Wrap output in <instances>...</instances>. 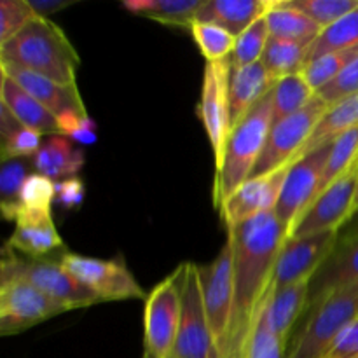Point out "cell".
Returning a JSON list of instances; mask_svg holds the SVG:
<instances>
[{
	"mask_svg": "<svg viewBox=\"0 0 358 358\" xmlns=\"http://www.w3.org/2000/svg\"><path fill=\"white\" fill-rule=\"evenodd\" d=\"M287 2L303 10L322 30L358 7V0H287Z\"/></svg>",
	"mask_w": 358,
	"mask_h": 358,
	"instance_id": "36",
	"label": "cell"
},
{
	"mask_svg": "<svg viewBox=\"0 0 358 358\" xmlns=\"http://www.w3.org/2000/svg\"><path fill=\"white\" fill-rule=\"evenodd\" d=\"M35 17L37 16L28 0H2L0 2V45L9 42Z\"/></svg>",
	"mask_w": 358,
	"mask_h": 358,
	"instance_id": "38",
	"label": "cell"
},
{
	"mask_svg": "<svg viewBox=\"0 0 358 358\" xmlns=\"http://www.w3.org/2000/svg\"><path fill=\"white\" fill-rule=\"evenodd\" d=\"M308 49L310 45L303 44V42L269 37L264 52H262L261 63L271 73L273 79L280 80L283 77L303 72L308 62Z\"/></svg>",
	"mask_w": 358,
	"mask_h": 358,
	"instance_id": "28",
	"label": "cell"
},
{
	"mask_svg": "<svg viewBox=\"0 0 358 358\" xmlns=\"http://www.w3.org/2000/svg\"><path fill=\"white\" fill-rule=\"evenodd\" d=\"M0 103L6 105L24 128L35 129L41 135H59L58 117L6 73H2V84H0Z\"/></svg>",
	"mask_w": 358,
	"mask_h": 358,
	"instance_id": "23",
	"label": "cell"
},
{
	"mask_svg": "<svg viewBox=\"0 0 358 358\" xmlns=\"http://www.w3.org/2000/svg\"><path fill=\"white\" fill-rule=\"evenodd\" d=\"M55 180L41 173H31L24 180L20 201L23 208L51 210V205L55 203Z\"/></svg>",
	"mask_w": 358,
	"mask_h": 358,
	"instance_id": "40",
	"label": "cell"
},
{
	"mask_svg": "<svg viewBox=\"0 0 358 358\" xmlns=\"http://www.w3.org/2000/svg\"><path fill=\"white\" fill-rule=\"evenodd\" d=\"M287 345L289 341H283L278 336L273 334L271 329L266 325L261 311L257 322H255L245 358H289L290 352L287 350Z\"/></svg>",
	"mask_w": 358,
	"mask_h": 358,
	"instance_id": "37",
	"label": "cell"
},
{
	"mask_svg": "<svg viewBox=\"0 0 358 358\" xmlns=\"http://www.w3.org/2000/svg\"><path fill=\"white\" fill-rule=\"evenodd\" d=\"M357 55L358 48L348 49V51L325 52V55L317 56V58L308 59L301 73H303L304 79L308 80V84L313 87L315 93H318L322 87L327 86L329 83H332Z\"/></svg>",
	"mask_w": 358,
	"mask_h": 358,
	"instance_id": "34",
	"label": "cell"
},
{
	"mask_svg": "<svg viewBox=\"0 0 358 358\" xmlns=\"http://www.w3.org/2000/svg\"><path fill=\"white\" fill-rule=\"evenodd\" d=\"M271 6L273 0H205L196 21L219 24L238 38L255 21L264 17Z\"/></svg>",
	"mask_w": 358,
	"mask_h": 358,
	"instance_id": "20",
	"label": "cell"
},
{
	"mask_svg": "<svg viewBox=\"0 0 358 358\" xmlns=\"http://www.w3.org/2000/svg\"><path fill=\"white\" fill-rule=\"evenodd\" d=\"M0 65L16 66L72 86L80 65L79 52L62 28L45 17H35L9 42L0 45Z\"/></svg>",
	"mask_w": 358,
	"mask_h": 358,
	"instance_id": "2",
	"label": "cell"
},
{
	"mask_svg": "<svg viewBox=\"0 0 358 358\" xmlns=\"http://www.w3.org/2000/svg\"><path fill=\"white\" fill-rule=\"evenodd\" d=\"M266 23L271 37L303 42L306 45L313 44L322 34V28L311 17L287 0H273L271 9L266 14Z\"/></svg>",
	"mask_w": 358,
	"mask_h": 358,
	"instance_id": "26",
	"label": "cell"
},
{
	"mask_svg": "<svg viewBox=\"0 0 358 358\" xmlns=\"http://www.w3.org/2000/svg\"><path fill=\"white\" fill-rule=\"evenodd\" d=\"M331 147L332 142H329L320 149L290 163L275 208L276 217L285 226L289 234L292 233L304 212L310 208L311 203L320 194L322 177H324L325 164L331 154Z\"/></svg>",
	"mask_w": 358,
	"mask_h": 358,
	"instance_id": "10",
	"label": "cell"
},
{
	"mask_svg": "<svg viewBox=\"0 0 358 358\" xmlns=\"http://www.w3.org/2000/svg\"><path fill=\"white\" fill-rule=\"evenodd\" d=\"M59 135L66 136L72 142L91 145L96 142V124L90 115L83 114H63L58 117Z\"/></svg>",
	"mask_w": 358,
	"mask_h": 358,
	"instance_id": "42",
	"label": "cell"
},
{
	"mask_svg": "<svg viewBox=\"0 0 358 358\" xmlns=\"http://www.w3.org/2000/svg\"><path fill=\"white\" fill-rule=\"evenodd\" d=\"M310 306V282L273 289L262 308V318L273 334L289 341L290 331L297 318Z\"/></svg>",
	"mask_w": 358,
	"mask_h": 358,
	"instance_id": "21",
	"label": "cell"
},
{
	"mask_svg": "<svg viewBox=\"0 0 358 358\" xmlns=\"http://www.w3.org/2000/svg\"><path fill=\"white\" fill-rule=\"evenodd\" d=\"M355 163H358V126L339 135L332 142L331 154H329L324 177H322L320 192L332 182L338 180L341 175H345Z\"/></svg>",
	"mask_w": 358,
	"mask_h": 358,
	"instance_id": "33",
	"label": "cell"
},
{
	"mask_svg": "<svg viewBox=\"0 0 358 358\" xmlns=\"http://www.w3.org/2000/svg\"><path fill=\"white\" fill-rule=\"evenodd\" d=\"M55 203L65 210H76L83 205L86 185L79 177H70L55 182Z\"/></svg>",
	"mask_w": 358,
	"mask_h": 358,
	"instance_id": "43",
	"label": "cell"
},
{
	"mask_svg": "<svg viewBox=\"0 0 358 358\" xmlns=\"http://www.w3.org/2000/svg\"><path fill=\"white\" fill-rule=\"evenodd\" d=\"M63 268L84 287L96 294L103 303L107 301L147 299L143 289L121 259H94L65 252L58 257Z\"/></svg>",
	"mask_w": 358,
	"mask_h": 358,
	"instance_id": "11",
	"label": "cell"
},
{
	"mask_svg": "<svg viewBox=\"0 0 358 358\" xmlns=\"http://www.w3.org/2000/svg\"><path fill=\"white\" fill-rule=\"evenodd\" d=\"M358 93V55L348 65L343 69V72L336 77L332 83H329L327 86L322 87L317 93L318 98L325 101V103L331 107V105L338 103V101L345 100V98L353 96Z\"/></svg>",
	"mask_w": 358,
	"mask_h": 358,
	"instance_id": "41",
	"label": "cell"
},
{
	"mask_svg": "<svg viewBox=\"0 0 358 358\" xmlns=\"http://www.w3.org/2000/svg\"><path fill=\"white\" fill-rule=\"evenodd\" d=\"M287 236L275 212L227 229L233 245L234 301L226 358H245L255 322L273 290L275 266Z\"/></svg>",
	"mask_w": 358,
	"mask_h": 358,
	"instance_id": "1",
	"label": "cell"
},
{
	"mask_svg": "<svg viewBox=\"0 0 358 358\" xmlns=\"http://www.w3.org/2000/svg\"><path fill=\"white\" fill-rule=\"evenodd\" d=\"M276 80L266 70L261 62L254 65H247L243 69L231 70L229 79V108H231V126H236L247 112L261 101ZM233 129V128H231Z\"/></svg>",
	"mask_w": 358,
	"mask_h": 358,
	"instance_id": "22",
	"label": "cell"
},
{
	"mask_svg": "<svg viewBox=\"0 0 358 358\" xmlns=\"http://www.w3.org/2000/svg\"><path fill=\"white\" fill-rule=\"evenodd\" d=\"M229 79L231 58L220 62H206L203 76L201 98L198 103V117L212 147L215 166L222 163L224 149L231 133V108H229Z\"/></svg>",
	"mask_w": 358,
	"mask_h": 358,
	"instance_id": "12",
	"label": "cell"
},
{
	"mask_svg": "<svg viewBox=\"0 0 358 358\" xmlns=\"http://www.w3.org/2000/svg\"><path fill=\"white\" fill-rule=\"evenodd\" d=\"M42 135L35 129L30 128H17L16 131L10 133L7 138H2V147H0V154H2V161L9 159H34L35 154L41 150L42 147Z\"/></svg>",
	"mask_w": 358,
	"mask_h": 358,
	"instance_id": "39",
	"label": "cell"
},
{
	"mask_svg": "<svg viewBox=\"0 0 358 358\" xmlns=\"http://www.w3.org/2000/svg\"><path fill=\"white\" fill-rule=\"evenodd\" d=\"M30 159H9L2 161V171H0V212L3 219L9 222H16L17 215L23 210L20 201L21 189L24 180L28 178L27 170Z\"/></svg>",
	"mask_w": 358,
	"mask_h": 358,
	"instance_id": "31",
	"label": "cell"
},
{
	"mask_svg": "<svg viewBox=\"0 0 358 358\" xmlns=\"http://www.w3.org/2000/svg\"><path fill=\"white\" fill-rule=\"evenodd\" d=\"M269 37L271 35H269V28L264 16L255 21L250 28H247L236 38V45H234V51L231 55V70L243 69V66L261 62Z\"/></svg>",
	"mask_w": 358,
	"mask_h": 358,
	"instance_id": "35",
	"label": "cell"
},
{
	"mask_svg": "<svg viewBox=\"0 0 358 358\" xmlns=\"http://www.w3.org/2000/svg\"><path fill=\"white\" fill-rule=\"evenodd\" d=\"M357 126H358V93L353 94V96L345 98V100L338 101V103L331 105V107L327 108V112L322 115L317 128L313 129V133H311V136L308 138V142L304 143L301 152L296 156V159L313 152V150L320 149V147L325 145V143L334 142L339 135L357 128Z\"/></svg>",
	"mask_w": 358,
	"mask_h": 358,
	"instance_id": "25",
	"label": "cell"
},
{
	"mask_svg": "<svg viewBox=\"0 0 358 358\" xmlns=\"http://www.w3.org/2000/svg\"><path fill=\"white\" fill-rule=\"evenodd\" d=\"M198 271L199 282H201L203 306L208 318L210 331H212L220 357L226 358L234 301L233 245L229 238L212 264L198 266Z\"/></svg>",
	"mask_w": 358,
	"mask_h": 358,
	"instance_id": "7",
	"label": "cell"
},
{
	"mask_svg": "<svg viewBox=\"0 0 358 358\" xmlns=\"http://www.w3.org/2000/svg\"><path fill=\"white\" fill-rule=\"evenodd\" d=\"M198 44L199 51L205 56L206 62H220V59L231 58L236 45V37L222 27L213 23H203L194 21L189 28Z\"/></svg>",
	"mask_w": 358,
	"mask_h": 358,
	"instance_id": "32",
	"label": "cell"
},
{
	"mask_svg": "<svg viewBox=\"0 0 358 358\" xmlns=\"http://www.w3.org/2000/svg\"><path fill=\"white\" fill-rule=\"evenodd\" d=\"M173 273L180 285L182 317L171 358H222L203 306L198 266L184 262Z\"/></svg>",
	"mask_w": 358,
	"mask_h": 358,
	"instance_id": "6",
	"label": "cell"
},
{
	"mask_svg": "<svg viewBox=\"0 0 358 358\" xmlns=\"http://www.w3.org/2000/svg\"><path fill=\"white\" fill-rule=\"evenodd\" d=\"M271 94L275 122L303 110L317 96L315 90L308 84L303 73H296V76H289L276 80V84L271 90Z\"/></svg>",
	"mask_w": 358,
	"mask_h": 358,
	"instance_id": "29",
	"label": "cell"
},
{
	"mask_svg": "<svg viewBox=\"0 0 358 358\" xmlns=\"http://www.w3.org/2000/svg\"><path fill=\"white\" fill-rule=\"evenodd\" d=\"M0 72L10 77L17 86L23 87L30 96H34L41 105H44L56 117L63 114H70V112L83 115L87 114L86 105H84L83 98H80L77 84L63 86V84L52 83V80L45 79V77L31 73L28 70L16 69V66L0 65Z\"/></svg>",
	"mask_w": 358,
	"mask_h": 358,
	"instance_id": "19",
	"label": "cell"
},
{
	"mask_svg": "<svg viewBox=\"0 0 358 358\" xmlns=\"http://www.w3.org/2000/svg\"><path fill=\"white\" fill-rule=\"evenodd\" d=\"M70 311L24 280L0 282V334L16 336L48 318Z\"/></svg>",
	"mask_w": 358,
	"mask_h": 358,
	"instance_id": "13",
	"label": "cell"
},
{
	"mask_svg": "<svg viewBox=\"0 0 358 358\" xmlns=\"http://www.w3.org/2000/svg\"><path fill=\"white\" fill-rule=\"evenodd\" d=\"M324 358H358V320L338 336Z\"/></svg>",
	"mask_w": 358,
	"mask_h": 358,
	"instance_id": "44",
	"label": "cell"
},
{
	"mask_svg": "<svg viewBox=\"0 0 358 358\" xmlns=\"http://www.w3.org/2000/svg\"><path fill=\"white\" fill-rule=\"evenodd\" d=\"M358 187V163L353 164L345 175L332 182L317 196L310 208L304 212L299 222L287 238H301L308 234L327 233V231H339L355 213Z\"/></svg>",
	"mask_w": 358,
	"mask_h": 358,
	"instance_id": "14",
	"label": "cell"
},
{
	"mask_svg": "<svg viewBox=\"0 0 358 358\" xmlns=\"http://www.w3.org/2000/svg\"><path fill=\"white\" fill-rule=\"evenodd\" d=\"M358 320V283L329 294L308 311V322L289 358H324L332 343Z\"/></svg>",
	"mask_w": 358,
	"mask_h": 358,
	"instance_id": "5",
	"label": "cell"
},
{
	"mask_svg": "<svg viewBox=\"0 0 358 358\" xmlns=\"http://www.w3.org/2000/svg\"><path fill=\"white\" fill-rule=\"evenodd\" d=\"M273 124H275V110H273V94L269 91L231 129L224 149L222 163L217 168L215 184H213V203L217 208H220L240 185L250 180Z\"/></svg>",
	"mask_w": 358,
	"mask_h": 358,
	"instance_id": "3",
	"label": "cell"
},
{
	"mask_svg": "<svg viewBox=\"0 0 358 358\" xmlns=\"http://www.w3.org/2000/svg\"><path fill=\"white\" fill-rule=\"evenodd\" d=\"M353 213H358V187H357V198H355V206H353Z\"/></svg>",
	"mask_w": 358,
	"mask_h": 358,
	"instance_id": "46",
	"label": "cell"
},
{
	"mask_svg": "<svg viewBox=\"0 0 358 358\" xmlns=\"http://www.w3.org/2000/svg\"><path fill=\"white\" fill-rule=\"evenodd\" d=\"M84 163H86V157L83 150L63 135L49 136V140L42 143L41 150L31 159L37 173L56 182L77 177Z\"/></svg>",
	"mask_w": 358,
	"mask_h": 358,
	"instance_id": "24",
	"label": "cell"
},
{
	"mask_svg": "<svg viewBox=\"0 0 358 358\" xmlns=\"http://www.w3.org/2000/svg\"><path fill=\"white\" fill-rule=\"evenodd\" d=\"M327 108L329 105L322 98L315 96L303 110L275 122L250 178L262 177L292 163Z\"/></svg>",
	"mask_w": 358,
	"mask_h": 358,
	"instance_id": "9",
	"label": "cell"
},
{
	"mask_svg": "<svg viewBox=\"0 0 358 358\" xmlns=\"http://www.w3.org/2000/svg\"><path fill=\"white\" fill-rule=\"evenodd\" d=\"M358 48V7L350 14L343 16L331 27L322 30L317 41L308 49V59L317 58L325 52L348 51Z\"/></svg>",
	"mask_w": 358,
	"mask_h": 358,
	"instance_id": "30",
	"label": "cell"
},
{
	"mask_svg": "<svg viewBox=\"0 0 358 358\" xmlns=\"http://www.w3.org/2000/svg\"><path fill=\"white\" fill-rule=\"evenodd\" d=\"M338 231L287 238L280 250L273 275V289L311 282L338 243Z\"/></svg>",
	"mask_w": 358,
	"mask_h": 358,
	"instance_id": "15",
	"label": "cell"
},
{
	"mask_svg": "<svg viewBox=\"0 0 358 358\" xmlns=\"http://www.w3.org/2000/svg\"><path fill=\"white\" fill-rule=\"evenodd\" d=\"M182 317L180 285L171 273L157 283L145 299L143 358H168L173 352Z\"/></svg>",
	"mask_w": 358,
	"mask_h": 358,
	"instance_id": "8",
	"label": "cell"
},
{
	"mask_svg": "<svg viewBox=\"0 0 358 358\" xmlns=\"http://www.w3.org/2000/svg\"><path fill=\"white\" fill-rule=\"evenodd\" d=\"M168 358H171V357H168Z\"/></svg>",
	"mask_w": 358,
	"mask_h": 358,
	"instance_id": "47",
	"label": "cell"
},
{
	"mask_svg": "<svg viewBox=\"0 0 358 358\" xmlns=\"http://www.w3.org/2000/svg\"><path fill=\"white\" fill-rule=\"evenodd\" d=\"M358 283V226L345 236L338 238L327 261L322 264L310 282V306H317L329 294L343 287Z\"/></svg>",
	"mask_w": 358,
	"mask_h": 358,
	"instance_id": "18",
	"label": "cell"
},
{
	"mask_svg": "<svg viewBox=\"0 0 358 358\" xmlns=\"http://www.w3.org/2000/svg\"><path fill=\"white\" fill-rule=\"evenodd\" d=\"M7 247L30 259H56L65 254V245L52 222L51 210L23 208Z\"/></svg>",
	"mask_w": 358,
	"mask_h": 358,
	"instance_id": "17",
	"label": "cell"
},
{
	"mask_svg": "<svg viewBox=\"0 0 358 358\" xmlns=\"http://www.w3.org/2000/svg\"><path fill=\"white\" fill-rule=\"evenodd\" d=\"M289 168L290 164H285L276 171L262 177H254L240 185L220 206L222 220L227 229L241 226L262 213L275 212Z\"/></svg>",
	"mask_w": 358,
	"mask_h": 358,
	"instance_id": "16",
	"label": "cell"
},
{
	"mask_svg": "<svg viewBox=\"0 0 358 358\" xmlns=\"http://www.w3.org/2000/svg\"><path fill=\"white\" fill-rule=\"evenodd\" d=\"M7 280H24L58 303L65 304L69 310H79V308L103 303L96 294L77 282L63 268L59 259L24 257L6 245L0 259V282Z\"/></svg>",
	"mask_w": 358,
	"mask_h": 358,
	"instance_id": "4",
	"label": "cell"
},
{
	"mask_svg": "<svg viewBox=\"0 0 358 358\" xmlns=\"http://www.w3.org/2000/svg\"><path fill=\"white\" fill-rule=\"evenodd\" d=\"M203 2L205 0H124L122 7L161 24L191 28Z\"/></svg>",
	"mask_w": 358,
	"mask_h": 358,
	"instance_id": "27",
	"label": "cell"
},
{
	"mask_svg": "<svg viewBox=\"0 0 358 358\" xmlns=\"http://www.w3.org/2000/svg\"><path fill=\"white\" fill-rule=\"evenodd\" d=\"M28 2H30L31 9H34L35 16L49 20L51 14H56L72 6L73 0H28Z\"/></svg>",
	"mask_w": 358,
	"mask_h": 358,
	"instance_id": "45",
	"label": "cell"
}]
</instances>
